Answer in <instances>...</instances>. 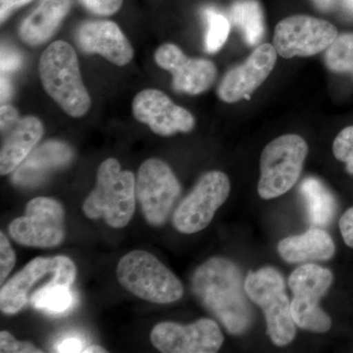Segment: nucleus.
<instances>
[{
    "label": "nucleus",
    "mask_w": 353,
    "mask_h": 353,
    "mask_svg": "<svg viewBox=\"0 0 353 353\" xmlns=\"http://www.w3.org/2000/svg\"><path fill=\"white\" fill-rule=\"evenodd\" d=\"M248 299L263 310L267 334L278 347H285L296 336L290 301L285 294V280L273 267L250 272L245 279Z\"/></svg>",
    "instance_id": "5"
},
{
    "label": "nucleus",
    "mask_w": 353,
    "mask_h": 353,
    "mask_svg": "<svg viewBox=\"0 0 353 353\" xmlns=\"http://www.w3.org/2000/svg\"><path fill=\"white\" fill-rule=\"evenodd\" d=\"M325 61L331 71L353 75V32L336 37L326 50Z\"/></svg>",
    "instance_id": "24"
},
{
    "label": "nucleus",
    "mask_w": 353,
    "mask_h": 353,
    "mask_svg": "<svg viewBox=\"0 0 353 353\" xmlns=\"http://www.w3.org/2000/svg\"><path fill=\"white\" fill-rule=\"evenodd\" d=\"M343 4L347 7V10L353 12V0H343Z\"/></svg>",
    "instance_id": "38"
},
{
    "label": "nucleus",
    "mask_w": 353,
    "mask_h": 353,
    "mask_svg": "<svg viewBox=\"0 0 353 353\" xmlns=\"http://www.w3.org/2000/svg\"><path fill=\"white\" fill-rule=\"evenodd\" d=\"M333 152L339 161L345 163L348 173L353 175V126L345 128L336 136Z\"/></svg>",
    "instance_id": "26"
},
{
    "label": "nucleus",
    "mask_w": 353,
    "mask_h": 353,
    "mask_svg": "<svg viewBox=\"0 0 353 353\" xmlns=\"http://www.w3.org/2000/svg\"><path fill=\"white\" fill-rule=\"evenodd\" d=\"M16 263L15 252L6 234L0 233V283L3 285Z\"/></svg>",
    "instance_id": "28"
},
{
    "label": "nucleus",
    "mask_w": 353,
    "mask_h": 353,
    "mask_svg": "<svg viewBox=\"0 0 353 353\" xmlns=\"http://www.w3.org/2000/svg\"><path fill=\"white\" fill-rule=\"evenodd\" d=\"M83 353H104L106 352L105 348L101 347V345H90L83 350Z\"/></svg>",
    "instance_id": "37"
},
{
    "label": "nucleus",
    "mask_w": 353,
    "mask_h": 353,
    "mask_svg": "<svg viewBox=\"0 0 353 353\" xmlns=\"http://www.w3.org/2000/svg\"><path fill=\"white\" fill-rule=\"evenodd\" d=\"M334 276L329 269L316 264L299 267L289 278V287L294 294L292 305L319 306V301L333 284Z\"/></svg>",
    "instance_id": "21"
},
{
    "label": "nucleus",
    "mask_w": 353,
    "mask_h": 353,
    "mask_svg": "<svg viewBox=\"0 0 353 353\" xmlns=\"http://www.w3.org/2000/svg\"><path fill=\"white\" fill-rule=\"evenodd\" d=\"M73 157V150L66 143L46 141L30 153L25 161L14 171L11 181L21 188L37 187L53 172L66 167Z\"/></svg>",
    "instance_id": "17"
},
{
    "label": "nucleus",
    "mask_w": 353,
    "mask_h": 353,
    "mask_svg": "<svg viewBox=\"0 0 353 353\" xmlns=\"http://www.w3.org/2000/svg\"><path fill=\"white\" fill-rule=\"evenodd\" d=\"M152 345L164 353H214L224 343L217 323L199 319L190 325L162 322L150 334Z\"/></svg>",
    "instance_id": "11"
},
{
    "label": "nucleus",
    "mask_w": 353,
    "mask_h": 353,
    "mask_svg": "<svg viewBox=\"0 0 353 353\" xmlns=\"http://www.w3.org/2000/svg\"><path fill=\"white\" fill-rule=\"evenodd\" d=\"M22 64V58L20 53L13 48L2 46L1 50V73L4 74L12 73L20 68Z\"/></svg>",
    "instance_id": "30"
},
{
    "label": "nucleus",
    "mask_w": 353,
    "mask_h": 353,
    "mask_svg": "<svg viewBox=\"0 0 353 353\" xmlns=\"http://www.w3.org/2000/svg\"><path fill=\"white\" fill-rule=\"evenodd\" d=\"M0 352L1 353H41L36 345L28 341H19L6 331L0 333Z\"/></svg>",
    "instance_id": "27"
},
{
    "label": "nucleus",
    "mask_w": 353,
    "mask_h": 353,
    "mask_svg": "<svg viewBox=\"0 0 353 353\" xmlns=\"http://www.w3.org/2000/svg\"><path fill=\"white\" fill-rule=\"evenodd\" d=\"M277 61V50L269 43L259 46L240 66L228 72L218 88L223 101L234 103L248 97L270 75Z\"/></svg>",
    "instance_id": "14"
},
{
    "label": "nucleus",
    "mask_w": 353,
    "mask_h": 353,
    "mask_svg": "<svg viewBox=\"0 0 353 353\" xmlns=\"http://www.w3.org/2000/svg\"><path fill=\"white\" fill-rule=\"evenodd\" d=\"M154 60L173 75L176 90L189 94H199L215 82L217 70L208 59H192L173 43L162 44L154 53Z\"/></svg>",
    "instance_id": "13"
},
{
    "label": "nucleus",
    "mask_w": 353,
    "mask_h": 353,
    "mask_svg": "<svg viewBox=\"0 0 353 353\" xmlns=\"http://www.w3.org/2000/svg\"><path fill=\"white\" fill-rule=\"evenodd\" d=\"M79 48L87 53H97L111 63L125 66L132 61L134 50L129 39L112 21H88L76 32Z\"/></svg>",
    "instance_id": "15"
},
{
    "label": "nucleus",
    "mask_w": 353,
    "mask_h": 353,
    "mask_svg": "<svg viewBox=\"0 0 353 353\" xmlns=\"http://www.w3.org/2000/svg\"><path fill=\"white\" fill-rule=\"evenodd\" d=\"M43 125L39 118H21L8 132L0 152V173L8 175L15 171L29 157L37 143L43 138Z\"/></svg>",
    "instance_id": "18"
},
{
    "label": "nucleus",
    "mask_w": 353,
    "mask_h": 353,
    "mask_svg": "<svg viewBox=\"0 0 353 353\" xmlns=\"http://www.w3.org/2000/svg\"><path fill=\"white\" fill-rule=\"evenodd\" d=\"M11 92H12V85L10 82L4 77L1 76V103L3 104L4 101L9 99Z\"/></svg>",
    "instance_id": "35"
},
{
    "label": "nucleus",
    "mask_w": 353,
    "mask_h": 353,
    "mask_svg": "<svg viewBox=\"0 0 353 353\" xmlns=\"http://www.w3.org/2000/svg\"><path fill=\"white\" fill-rule=\"evenodd\" d=\"M70 260L63 255L44 259L37 257L26 265L0 290V308L6 314H15L24 307L29 301L32 288L36 287L41 279L50 274H57Z\"/></svg>",
    "instance_id": "16"
},
{
    "label": "nucleus",
    "mask_w": 353,
    "mask_h": 353,
    "mask_svg": "<svg viewBox=\"0 0 353 353\" xmlns=\"http://www.w3.org/2000/svg\"><path fill=\"white\" fill-rule=\"evenodd\" d=\"M132 113L139 122L155 134L170 137L176 132H189L194 128V118L187 109L176 105L161 90L148 88L134 97Z\"/></svg>",
    "instance_id": "12"
},
{
    "label": "nucleus",
    "mask_w": 353,
    "mask_h": 353,
    "mask_svg": "<svg viewBox=\"0 0 353 353\" xmlns=\"http://www.w3.org/2000/svg\"><path fill=\"white\" fill-rule=\"evenodd\" d=\"M31 0H0V13H1V22L8 17L9 14L15 9L29 3Z\"/></svg>",
    "instance_id": "34"
},
{
    "label": "nucleus",
    "mask_w": 353,
    "mask_h": 353,
    "mask_svg": "<svg viewBox=\"0 0 353 353\" xmlns=\"http://www.w3.org/2000/svg\"><path fill=\"white\" fill-rule=\"evenodd\" d=\"M340 230L345 245L353 248V206L348 208L341 216Z\"/></svg>",
    "instance_id": "32"
},
{
    "label": "nucleus",
    "mask_w": 353,
    "mask_h": 353,
    "mask_svg": "<svg viewBox=\"0 0 353 353\" xmlns=\"http://www.w3.org/2000/svg\"><path fill=\"white\" fill-rule=\"evenodd\" d=\"M301 196L307 208L308 219L314 228L326 227L336 214L334 197L318 179L306 178L301 185Z\"/></svg>",
    "instance_id": "22"
},
{
    "label": "nucleus",
    "mask_w": 353,
    "mask_h": 353,
    "mask_svg": "<svg viewBox=\"0 0 353 353\" xmlns=\"http://www.w3.org/2000/svg\"><path fill=\"white\" fill-rule=\"evenodd\" d=\"M307 153V143L297 134H285L268 143L260 160V197L268 201L289 192L301 176Z\"/></svg>",
    "instance_id": "6"
},
{
    "label": "nucleus",
    "mask_w": 353,
    "mask_h": 353,
    "mask_svg": "<svg viewBox=\"0 0 353 353\" xmlns=\"http://www.w3.org/2000/svg\"><path fill=\"white\" fill-rule=\"evenodd\" d=\"M230 190L231 183L226 174L219 171L206 173L176 209L174 227L187 234L205 229L226 202Z\"/></svg>",
    "instance_id": "9"
},
{
    "label": "nucleus",
    "mask_w": 353,
    "mask_h": 353,
    "mask_svg": "<svg viewBox=\"0 0 353 353\" xmlns=\"http://www.w3.org/2000/svg\"><path fill=\"white\" fill-rule=\"evenodd\" d=\"M41 85L64 112L79 118L92 105L83 83L75 50L64 41H54L41 54L39 65Z\"/></svg>",
    "instance_id": "2"
},
{
    "label": "nucleus",
    "mask_w": 353,
    "mask_h": 353,
    "mask_svg": "<svg viewBox=\"0 0 353 353\" xmlns=\"http://www.w3.org/2000/svg\"><path fill=\"white\" fill-rule=\"evenodd\" d=\"M204 18L208 24L205 36V48L209 53L218 52L229 37L231 24L226 16L213 8L204 10Z\"/></svg>",
    "instance_id": "25"
},
{
    "label": "nucleus",
    "mask_w": 353,
    "mask_h": 353,
    "mask_svg": "<svg viewBox=\"0 0 353 353\" xmlns=\"http://www.w3.org/2000/svg\"><path fill=\"white\" fill-rule=\"evenodd\" d=\"M136 178L132 172L121 170L114 158L104 160L97 171L94 189L83 205L90 219L102 218L108 226H127L136 209Z\"/></svg>",
    "instance_id": "3"
},
{
    "label": "nucleus",
    "mask_w": 353,
    "mask_h": 353,
    "mask_svg": "<svg viewBox=\"0 0 353 353\" xmlns=\"http://www.w3.org/2000/svg\"><path fill=\"white\" fill-rule=\"evenodd\" d=\"M70 6V0H41L38 7L21 24V39L30 46L48 41L68 14Z\"/></svg>",
    "instance_id": "19"
},
{
    "label": "nucleus",
    "mask_w": 353,
    "mask_h": 353,
    "mask_svg": "<svg viewBox=\"0 0 353 353\" xmlns=\"http://www.w3.org/2000/svg\"><path fill=\"white\" fill-rule=\"evenodd\" d=\"M136 194L148 224L161 226L180 196L181 185L168 165L150 158L139 167Z\"/></svg>",
    "instance_id": "7"
},
{
    "label": "nucleus",
    "mask_w": 353,
    "mask_h": 353,
    "mask_svg": "<svg viewBox=\"0 0 353 353\" xmlns=\"http://www.w3.org/2000/svg\"><path fill=\"white\" fill-rule=\"evenodd\" d=\"M20 120L17 109L9 104H2L0 109V124L1 132H8Z\"/></svg>",
    "instance_id": "31"
},
{
    "label": "nucleus",
    "mask_w": 353,
    "mask_h": 353,
    "mask_svg": "<svg viewBox=\"0 0 353 353\" xmlns=\"http://www.w3.org/2000/svg\"><path fill=\"white\" fill-rule=\"evenodd\" d=\"M278 252L285 261L299 263L304 261H325L331 259L336 246L331 236L319 228H313L299 236L281 241Z\"/></svg>",
    "instance_id": "20"
},
{
    "label": "nucleus",
    "mask_w": 353,
    "mask_h": 353,
    "mask_svg": "<svg viewBox=\"0 0 353 353\" xmlns=\"http://www.w3.org/2000/svg\"><path fill=\"white\" fill-rule=\"evenodd\" d=\"M338 37L333 24L307 15L281 21L275 29L274 48L284 58L311 57L326 50Z\"/></svg>",
    "instance_id": "10"
},
{
    "label": "nucleus",
    "mask_w": 353,
    "mask_h": 353,
    "mask_svg": "<svg viewBox=\"0 0 353 353\" xmlns=\"http://www.w3.org/2000/svg\"><path fill=\"white\" fill-rule=\"evenodd\" d=\"M90 12L99 16H110L117 12L122 6L123 0H80Z\"/></svg>",
    "instance_id": "29"
},
{
    "label": "nucleus",
    "mask_w": 353,
    "mask_h": 353,
    "mask_svg": "<svg viewBox=\"0 0 353 353\" xmlns=\"http://www.w3.org/2000/svg\"><path fill=\"white\" fill-rule=\"evenodd\" d=\"M313 1H314L318 8L324 11L331 10L336 3V0H313Z\"/></svg>",
    "instance_id": "36"
},
{
    "label": "nucleus",
    "mask_w": 353,
    "mask_h": 353,
    "mask_svg": "<svg viewBox=\"0 0 353 353\" xmlns=\"http://www.w3.org/2000/svg\"><path fill=\"white\" fill-rule=\"evenodd\" d=\"M245 280L238 265L223 257H212L201 264L192 279L197 301L217 318L228 333L241 334L253 321Z\"/></svg>",
    "instance_id": "1"
},
{
    "label": "nucleus",
    "mask_w": 353,
    "mask_h": 353,
    "mask_svg": "<svg viewBox=\"0 0 353 353\" xmlns=\"http://www.w3.org/2000/svg\"><path fill=\"white\" fill-rule=\"evenodd\" d=\"M116 275L125 290L150 303H173L183 294L181 281L154 255L145 250H132L123 256Z\"/></svg>",
    "instance_id": "4"
},
{
    "label": "nucleus",
    "mask_w": 353,
    "mask_h": 353,
    "mask_svg": "<svg viewBox=\"0 0 353 353\" xmlns=\"http://www.w3.org/2000/svg\"><path fill=\"white\" fill-rule=\"evenodd\" d=\"M85 341L78 336H68L60 341L57 345V352L77 353L83 352L85 350Z\"/></svg>",
    "instance_id": "33"
},
{
    "label": "nucleus",
    "mask_w": 353,
    "mask_h": 353,
    "mask_svg": "<svg viewBox=\"0 0 353 353\" xmlns=\"http://www.w3.org/2000/svg\"><path fill=\"white\" fill-rule=\"evenodd\" d=\"M65 232L63 206L50 197L32 199L27 204L25 215L16 218L9 226V234L16 243L31 248L61 245Z\"/></svg>",
    "instance_id": "8"
},
{
    "label": "nucleus",
    "mask_w": 353,
    "mask_h": 353,
    "mask_svg": "<svg viewBox=\"0 0 353 353\" xmlns=\"http://www.w3.org/2000/svg\"><path fill=\"white\" fill-rule=\"evenodd\" d=\"M232 23L243 34L246 43L255 46L263 37L264 22L261 7L256 0H241L231 8Z\"/></svg>",
    "instance_id": "23"
}]
</instances>
